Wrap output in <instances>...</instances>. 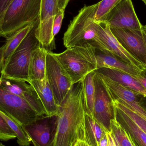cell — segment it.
I'll return each instance as SVG.
<instances>
[{"label":"cell","instance_id":"obj_5","mask_svg":"<svg viewBox=\"0 0 146 146\" xmlns=\"http://www.w3.org/2000/svg\"><path fill=\"white\" fill-rule=\"evenodd\" d=\"M98 5V3L84 6L71 21L63 38L67 48L85 43L92 44L95 47L98 22L95 15Z\"/></svg>","mask_w":146,"mask_h":146},{"label":"cell","instance_id":"obj_15","mask_svg":"<svg viewBox=\"0 0 146 146\" xmlns=\"http://www.w3.org/2000/svg\"><path fill=\"white\" fill-rule=\"evenodd\" d=\"M28 83L36 90L46 111V115H57L59 106L56 102L54 93L46 75L43 80H31Z\"/></svg>","mask_w":146,"mask_h":146},{"label":"cell","instance_id":"obj_3","mask_svg":"<svg viewBox=\"0 0 146 146\" xmlns=\"http://www.w3.org/2000/svg\"><path fill=\"white\" fill-rule=\"evenodd\" d=\"M41 0H13L0 20V37L8 38L38 19Z\"/></svg>","mask_w":146,"mask_h":146},{"label":"cell","instance_id":"obj_34","mask_svg":"<svg viewBox=\"0 0 146 146\" xmlns=\"http://www.w3.org/2000/svg\"><path fill=\"white\" fill-rule=\"evenodd\" d=\"M107 134L108 137V140H109L108 146H116L115 142L111 135L110 134V133H107Z\"/></svg>","mask_w":146,"mask_h":146},{"label":"cell","instance_id":"obj_41","mask_svg":"<svg viewBox=\"0 0 146 146\" xmlns=\"http://www.w3.org/2000/svg\"><path fill=\"white\" fill-rule=\"evenodd\" d=\"M86 146H88V145H87V144H86Z\"/></svg>","mask_w":146,"mask_h":146},{"label":"cell","instance_id":"obj_26","mask_svg":"<svg viewBox=\"0 0 146 146\" xmlns=\"http://www.w3.org/2000/svg\"><path fill=\"white\" fill-rule=\"evenodd\" d=\"M123 0H102L98 3L95 15L97 22H105L109 13Z\"/></svg>","mask_w":146,"mask_h":146},{"label":"cell","instance_id":"obj_33","mask_svg":"<svg viewBox=\"0 0 146 146\" xmlns=\"http://www.w3.org/2000/svg\"><path fill=\"white\" fill-rule=\"evenodd\" d=\"M109 140L107 133L100 141L99 146H108Z\"/></svg>","mask_w":146,"mask_h":146},{"label":"cell","instance_id":"obj_31","mask_svg":"<svg viewBox=\"0 0 146 146\" xmlns=\"http://www.w3.org/2000/svg\"><path fill=\"white\" fill-rule=\"evenodd\" d=\"M4 48H5L4 44H3V46H2V47L0 48V72H1L3 68L4 64V61H5L4 56H3Z\"/></svg>","mask_w":146,"mask_h":146},{"label":"cell","instance_id":"obj_10","mask_svg":"<svg viewBox=\"0 0 146 146\" xmlns=\"http://www.w3.org/2000/svg\"><path fill=\"white\" fill-rule=\"evenodd\" d=\"M59 10L58 0H41L36 36L40 46L48 51H52L56 48L52 31L55 17Z\"/></svg>","mask_w":146,"mask_h":146},{"label":"cell","instance_id":"obj_13","mask_svg":"<svg viewBox=\"0 0 146 146\" xmlns=\"http://www.w3.org/2000/svg\"><path fill=\"white\" fill-rule=\"evenodd\" d=\"M0 86L29 103L40 115H46V111L34 88L22 80L0 78Z\"/></svg>","mask_w":146,"mask_h":146},{"label":"cell","instance_id":"obj_8","mask_svg":"<svg viewBox=\"0 0 146 146\" xmlns=\"http://www.w3.org/2000/svg\"><path fill=\"white\" fill-rule=\"evenodd\" d=\"M95 72V98L92 117L107 133L111 132V121L115 119V106L102 78Z\"/></svg>","mask_w":146,"mask_h":146},{"label":"cell","instance_id":"obj_35","mask_svg":"<svg viewBox=\"0 0 146 146\" xmlns=\"http://www.w3.org/2000/svg\"><path fill=\"white\" fill-rule=\"evenodd\" d=\"M74 146H86V143L84 141H79Z\"/></svg>","mask_w":146,"mask_h":146},{"label":"cell","instance_id":"obj_38","mask_svg":"<svg viewBox=\"0 0 146 146\" xmlns=\"http://www.w3.org/2000/svg\"><path fill=\"white\" fill-rule=\"evenodd\" d=\"M143 27L144 30H145V31L146 32V25H145L143 26Z\"/></svg>","mask_w":146,"mask_h":146},{"label":"cell","instance_id":"obj_20","mask_svg":"<svg viewBox=\"0 0 146 146\" xmlns=\"http://www.w3.org/2000/svg\"><path fill=\"white\" fill-rule=\"evenodd\" d=\"M84 130L85 142L89 146H99L100 140L107 133L102 126L86 112Z\"/></svg>","mask_w":146,"mask_h":146},{"label":"cell","instance_id":"obj_21","mask_svg":"<svg viewBox=\"0 0 146 146\" xmlns=\"http://www.w3.org/2000/svg\"><path fill=\"white\" fill-rule=\"evenodd\" d=\"M110 133L116 146H139L130 134L115 119L111 121V132Z\"/></svg>","mask_w":146,"mask_h":146},{"label":"cell","instance_id":"obj_23","mask_svg":"<svg viewBox=\"0 0 146 146\" xmlns=\"http://www.w3.org/2000/svg\"><path fill=\"white\" fill-rule=\"evenodd\" d=\"M95 72H92L82 80L84 87L86 112L92 116L93 111L95 98V85L94 77Z\"/></svg>","mask_w":146,"mask_h":146},{"label":"cell","instance_id":"obj_1","mask_svg":"<svg viewBox=\"0 0 146 146\" xmlns=\"http://www.w3.org/2000/svg\"><path fill=\"white\" fill-rule=\"evenodd\" d=\"M85 113L82 80L73 85L59 106L56 115L57 131L53 146H74L79 141L85 142Z\"/></svg>","mask_w":146,"mask_h":146},{"label":"cell","instance_id":"obj_16","mask_svg":"<svg viewBox=\"0 0 146 146\" xmlns=\"http://www.w3.org/2000/svg\"><path fill=\"white\" fill-rule=\"evenodd\" d=\"M94 72L146 98V89L133 75L120 70L105 68L97 69Z\"/></svg>","mask_w":146,"mask_h":146},{"label":"cell","instance_id":"obj_18","mask_svg":"<svg viewBox=\"0 0 146 146\" xmlns=\"http://www.w3.org/2000/svg\"><path fill=\"white\" fill-rule=\"evenodd\" d=\"M47 52L48 50L40 46L33 50L29 65L30 81L42 80L46 77Z\"/></svg>","mask_w":146,"mask_h":146},{"label":"cell","instance_id":"obj_14","mask_svg":"<svg viewBox=\"0 0 146 146\" xmlns=\"http://www.w3.org/2000/svg\"><path fill=\"white\" fill-rule=\"evenodd\" d=\"M110 27L113 35L122 46L135 58L146 65V48L142 36V29L141 31H134Z\"/></svg>","mask_w":146,"mask_h":146},{"label":"cell","instance_id":"obj_27","mask_svg":"<svg viewBox=\"0 0 146 146\" xmlns=\"http://www.w3.org/2000/svg\"><path fill=\"white\" fill-rule=\"evenodd\" d=\"M15 139H16L15 133L0 115V140L7 141Z\"/></svg>","mask_w":146,"mask_h":146},{"label":"cell","instance_id":"obj_2","mask_svg":"<svg viewBox=\"0 0 146 146\" xmlns=\"http://www.w3.org/2000/svg\"><path fill=\"white\" fill-rule=\"evenodd\" d=\"M96 51L92 44L85 43L68 48L62 53L54 54L74 85L97 70Z\"/></svg>","mask_w":146,"mask_h":146},{"label":"cell","instance_id":"obj_12","mask_svg":"<svg viewBox=\"0 0 146 146\" xmlns=\"http://www.w3.org/2000/svg\"><path fill=\"white\" fill-rule=\"evenodd\" d=\"M105 22L110 27L141 31L143 28L137 17L132 0H123L109 13Z\"/></svg>","mask_w":146,"mask_h":146},{"label":"cell","instance_id":"obj_29","mask_svg":"<svg viewBox=\"0 0 146 146\" xmlns=\"http://www.w3.org/2000/svg\"><path fill=\"white\" fill-rule=\"evenodd\" d=\"M133 76L142 84L146 90V68L141 71L137 75Z\"/></svg>","mask_w":146,"mask_h":146},{"label":"cell","instance_id":"obj_39","mask_svg":"<svg viewBox=\"0 0 146 146\" xmlns=\"http://www.w3.org/2000/svg\"><path fill=\"white\" fill-rule=\"evenodd\" d=\"M0 146H5L4 145L2 144V143H0Z\"/></svg>","mask_w":146,"mask_h":146},{"label":"cell","instance_id":"obj_28","mask_svg":"<svg viewBox=\"0 0 146 146\" xmlns=\"http://www.w3.org/2000/svg\"><path fill=\"white\" fill-rule=\"evenodd\" d=\"M65 15V10L60 9L55 17L53 26V36L54 38L59 33L62 25Z\"/></svg>","mask_w":146,"mask_h":146},{"label":"cell","instance_id":"obj_24","mask_svg":"<svg viewBox=\"0 0 146 146\" xmlns=\"http://www.w3.org/2000/svg\"><path fill=\"white\" fill-rule=\"evenodd\" d=\"M0 115L15 133L18 145L20 146H30L31 141L23 129V127L1 110H0Z\"/></svg>","mask_w":146,"mask_h":146},{"label":"cell","instance_id":"obj_19","mask_svg":"<svg viewBox=\"0 0 146 146\" xmlns=\"http://www.w3.org/2000/svg\"><path fill=\"white\" fill-rule=\"evenodd\" d=\"M114 105L116 121L130 134L138 145L146 146V133L124 111L115 105Z\"/></svg>","mask_w":146,"mask_h":146},{"label":"cell","instance_id":"obj_40","mask_svg":"<svg viewBox=\"0 0 146 146\" xmlns=\"http://www.w3.org/2000/svg\"><path fill=\"white\" fill-rule=\"evenodd\" d=\"M144 3H145V4L146 5V0H142Z\"/></svg>","mask_w":146,"mask_h":146},{"label":"cell","instance_id":"obj_25","mask_svg":"<svg viewBox=\"0 0 146 146\" xmlns=\"http://www.w3.org/2000/svg\"><path fill=\"white\" fill-rule=\"evenodd\" d=\"M113 104L124 111L146 133V113L139 114L121 101L112 100Z\"/></svg>","mask_w":146,"mask_h":146},{"label":"cell","instance_id":"obj_30","mask_svg":"<svg viewBox=\"0 0 146 146\" xmlns=\"http://www.w3.org/2000/svg\"><path fill=\"white\" fill-rule=\"evenodd\" d=\"M13 0H0V20Z\"/></svg>","mask_w":146,"mask_h":146},{"label":"cell","instance_id":"obj_7","mask_svg":"<svg viewBox=\"0 0 146 146\" xmlns=\"http://www.w3.org/2000/svg\"><path fill=\"white\" fill-rule=\"evenodd\" d=\"M97 39L95 46L97 49L109 52L140 72L146 68L145 64L132 55L119 42L106 22H98Z\"/></svg>","mask_w":146,"mask_h":146},{"label":"cell","instance_id":"obj_17","mask_svg":"<svg viewBox=\"0 0 146 146\" xmlns=\"http://www.w3.org/2000/svg\"><path fill=\"white\" fill-rule=\"evenodd\" d=\"M95 57L97 69L103 68L117 69L133 76L137 75L141 72L107 51H101L96 49Z\"/></svg>","mask_w":146,"mask_h":146},{"label":"cell","instance_id":"obj_36","mask_svg":"<svg viewBox=\"0 0 146 146\" xmlns=\"http://www.w3.org/2000/svg\"><path fill=\"white\" fill-rule=\"evenodd\" d=\"M142 36H143V39H144V42H145V44L146 48V32L144 30V28H142Z\"/></svg>","mask_w":146,"mask_h":146},{"label":"cell","instance_id":"obj_32","mask_svg":"<svg viewBox=\"0 0 146 146\" xmlns=\"http://www.w3.org/2000/svg\"><path fill=\"white\" fill-rule=\"evenodd\" d=\"M59 8L65 10L70 0H58Z\"/></svg>","mask_w":146,"mask_h":146},{"label":"cell","instance_id":"obj_22","mask_svg":"<svg viewBox=\"0 0 146 146\" xmlns=\"http://www.w3.org/2000/svg\"><path fill=\"white\" fill-rule=\"evenodd\" d=\"M33 24L27 26L18 30L8 38H7L6 43L4 44L5 48L3 56L5 61L12 54L17 47L20 44L30 30L32 28Z\"/></svg>","mask_w":146,"mask_h":146},{"label":"cell","instance_id":"obj_9","mask_svg":"<svg viewBox=\"0 0 146 146\" xmlns=\"http://www.w3.org/2000/svg\"><path fill=\"white\" fill-rule=\"evenodd\" d=\"M46 75L59 107L74 85L70 76L52 51L47 52Z\"/></svg>","mask_w":146,"mask_h":146},{"label":"cell","instance_id":"obj_11","mask_svg":"<svg viewBox=\"0 0 146 146\" xmlns=\"http://www.w3.org/2000/svg\"><path fill=\"white\" fill-rule=\"evenodd\" d=\"M57 115L44 116L22 126L34 146H53L57 128Z\"/></svg>","mask_w":146,"mask_h":146},{"label":"cell","instance_id":"obj_37","mask_svg":"<svg viewBox=\"0 0 146 146\" xmlns=\"http://www.w3.org/2000/svg\"><path fill=\"white\" fill-rule=\"evenodd\" d=\"M142 106L146 110V98L145 97L143 98L142 100Z\"/></svg>","mask_w":146,"mask_h":146},{"label":"cell","instance_id":"obj_6","mask_svg":"<svg viewBox=\"0 0 146 146\" xmlns=\"http://www.w3.org/2000/svg\"><path fill=\"white\" fill-rule=\"evenodd\" d=\"M0 110L22 126L34 123L42 117L25 100L1 86Z\"/></svg>","mask_w":146,"mask_h":146},{"label":"cell","instance_id":"obj_4","mask_svg":"<svg viewBox=\"0 0 146 146\" xmlns=\"http://www.w3.org/2000/svg\"><path fill=\"white\" fill-rule=\"evenodd\" d=\"M38 22V19L20 44L4 61L0 78L22 80L29 83V65L32 52L40 46L36 36Z\"/></svg>","mask_w":146,"mask_h":146}]
</instances>
